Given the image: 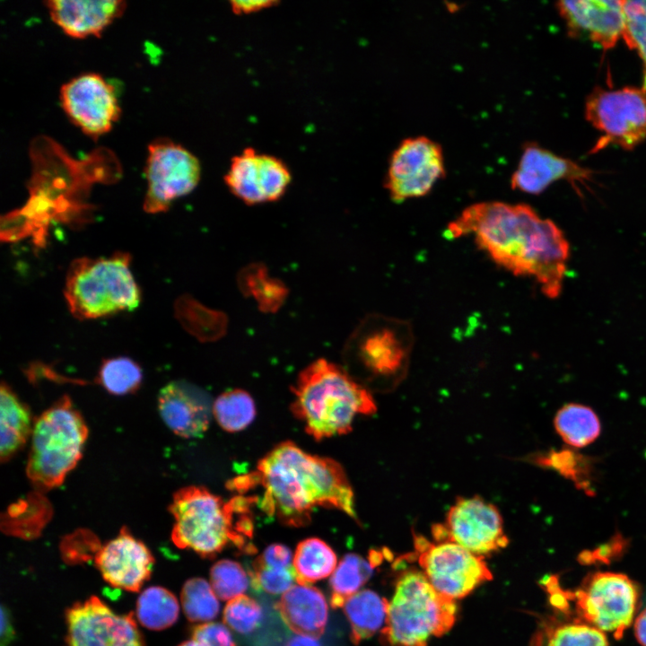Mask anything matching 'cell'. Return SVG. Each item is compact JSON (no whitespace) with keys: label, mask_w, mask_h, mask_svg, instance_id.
<instances>
[{"label":"cell","mask_w":646,"mask_h":646,"mask_svg":"<svg viewBox=\"0 0 646 646\" xmlns=\"http://www.w3.org/2000/svg\"><path fill=\"white\" fill-rule=\"evenodd\" d=\"M143 380L139 364L129 357L118 356L102 362L98 380L112 395H126L135 391Z\"/></svg>","instance_id":"4dcf8cb0"},{"label":"cell","mask_w":646,"mask_h":646,"mask_svg":"<svg viewBox=\"0 0 646 646\" xmlns=\"http://www.w3.org/2000/svg\"><path fill=\"white\" fill-rule=\"evenodd\" d=\"M337 558L333 549L318 537L301 541L292 559L295 579L301 585L322 580L335 571Z\"/></svg>","instance_id":"83f0119b"},{"label":"cell","mask_w":646,"mask_h":646,"mask_svg":"<svg viewBox=\"0 0 646 646\" xmlns=\"http://www.w3.org/2000/svg\"><path fill=\"white\" fill-rule=\"evenodd\" d=\"M262 618L263 611L260 605L246 595L230 599L223 610V622L235 632L243 634L256 630Z\"/></svg>","instance_id":"74e56055"},{"label":"cell","mask_w":646,"mask_h":646,"mask_svg":"<svg viewBox=\"0 0 646 646\" xmlns=\"http://www.w3.org/2000/svg\"><path fill=\"white\" fill-rule=\"evenodd\" d=\"M585 117L601 134L594 151L607 144L632 150L646 141V91L595 88L586 100Z\"/></svg>","instance_id":"9c48e42d"},{"label":"cell","mask_w":646,"mask_h":646,"mask_svg":"<svg viewBox=\"0 0 646 646\" xmlns=\"http://www.w3.org/2000/svg\"><path fill=\"white\" fill-rule=\"evenodd\" d=\"M59 97L70 121L92 138L108 133L120 116L114 87L95 73L80 74L63 84Z\"/></svg>","instance_id":"9a60e30c"},{"label":"cell","mask_w":646,"mask_h":646,"mask_svg":"<svg viewBox=\"0 0 646 646\" xmlns=\"http://www.w3.org/2000/svg\"><path fill=\"white\" fill-rule=\"evenodd\" d=\"M546 646H609L604 632L587 623L563 624L548 634Z\"/></svg>","instance_id":"8d00e7d4"},{"label":"cell","mask_w":646,"mask_h":646,"mask_svg":"<svg viewBox=\"0 0 646 646\" xmlns=\"http://www.w3.org/2000/svg\"><path fill=\"white\" fill-rule=\"evenodd\" d=\"M51 20L66 35L99 37L126 10L121 0H48L44 3Z\"/></svg>","instance_id":"44dd1931"},{"label":"cell","mask_w":646,"mask_h":646,"mask_svg":"<svg viewBox=\"0 0 646 646\" xmlns=\"http://www.w3.org/2000/svg\"><path fill=\"white\" fill-rule=\"evenodd\" d=\"M252 588L257 591H264L271 595H278L288 590L295 579L292 567H278L266 565L257 559L249 571Z\"/></svg>","instance_id":"f35d334b"},{"label":"cell","mask_w":646,"mask_h":646,"mask_svg":"<svg viewBox=\"0 0 646 646\" xmlns=\"http://www.w3.org/2000/svg\"><path fill=\"white\" fill-rule=\"evenodd\" d=\"M414 342L409 321L371 313L348 336L345 352L369 378L396 382L406 372Z\"/></svg>","instance_id":"ba28073f"},{"label":"cell","mask_w":646,"mask_h":646,"mask_svg":"<svg viewBox=\"0 0 646 646\" xmlns=\"http://www.w3.org/2000/svg\"><path fill=\"white\" fill-rule=\"evenodd\" d=\"M239 279L244 293L252 295L265 311L275 310L284 300L285 287L280 281L270 278L264 266H249Z\"/></svg>","instance_id":"1f68e13d"},{"label":"cell","mask_w":646,"mask_h":646,"mask_svg":"<svg viewBox=\"0 0 646 646\" xmlns=\"http://www.w3.org/2000/svg\"><path fill=\"white\" fill-rule=\"evenodd\" d=\"M13 634V631L12 628V624L10 623V618L8 616V613L5 611L4 607H2V629H1V641H2V646H4V642L8 643L9 641L12 639V636Z\"/></svg>","instance_id":"f6af8a7d"},{"label":"cell","mask_w":646,"mask_h":646,"mask_svg":"<svg viewBox=\"0 0 646 646\" xmlns=\"http://www.w3.org/2000/svg\"><path fill=\"white\" fill-rule=\"evenodd\" d=\"M569 32L610 49L623 38L624 0H572L556 4Z\"/></svg>","instance_id":"ac0fdd59"},{"label":"cell","mask_w":646,"mask_h":646,"mask_svg":"<svg viewBox=\"0 0 646 646\" xmlns=\"http://www.w3.org/2000/svg\"><path fill=\"white\" fill-rule=\"evenodd\" d=\"M445 175L441 145L426 136L403 140L392 153L385 188L394 202L421 197Z\"/></svg>","instance_id":"5bb4252c"},{"label":"cell","mask_w":646,"mask_h":646,"mask_svg":"<svg viewBox=\"0 0 646 646\" xmlns=\"http://www.w3.org/2000/svg\"><path fill=\"white\" fill-rule=\"evenodd\" d=\"M1 460H9L26 443L33 425L29 407L12 388L2 382L1 395Z\"/></svg>","instance_id":"cb8c5ba5"},{"label":"cell","mask_w":646,"mask_h":646,"mask_svg":"<svg viewBox=\"0 0 646 646\" xmlns=\"http://www.w3.org/2000/svg\"><path fill=\"white\" fill-rule=\"evenodd\" d=\"M554 427L563 441L573 449L589 446L601 432L597 413L580 403H568L559 408L554 418Z\"/></svg>","instance_id":"4316f807"},{"label":"cell","mask_w":646,"mask_h":646,"mask_svg":"<svg viewBox=\"0 0 646 646\" xmlns=\"http://www.w3.org/2000/svg\"><path fill=\"white\" fill-rule=\"evenodd\" d=\"M179 646H200L196 642L192 641H187L179 644Z\"/></svg>","instance_id":"7dc6e473"},{"label":"cell","mask_w":646,"mask_h":646,"mask_svg":"<svg viewBox=\"0 0 646 646\" xmlns=\"http://www.w3.org/2000/svg\"><path fill=\"white\" fill-rule=\"evenodd\" d=\"M574 598L577 610L587 624L619 638L633 624L639 593L625 574L598 572L575 592Z\"/></svg>","instance_id":"7c38bea8"},{"label":"cell","mask_w":646,"mask_h":646,"mask_svg":"<svg viewBox=\"0 0 646 646\" xmlns=\"http://www.w3.org/2000/svg\"><path fill=\"white\" fill-rule=\"evenodd\" d=\"M256 497L236 496L225 502L203 486L179 489L169 511L175 523L171 540L179 548L191 549L212 558L232 545L243 553H254L253 523L249 515Z\"/></svg>","instance_id":"3957f363"},{"label":"cell","mask_w":646,"mask_h":646,"mask_svg":"<svg viewBox=\"0 0 646 646\" xmlns=\"http://www.w3.org/2000/svg\"><path fill=\"white\" fill-rule=\"evenodd\" d=\"M418 563L432 586L442 596L456 600L493 579L483 556L450 540L430 542L415 538Z\"/></svg>","instance_id":"30bf717a"},{"label":"cell","mask_w":646,"mask_h":646,"mask_svg":"<svg viewBox=\"0 0 646 646\" xmlns=\"http://www.w3.org/2000/svg\"><path fill=\"white\" fill-rule=\"evenodd\" d=\"M456 616L454 600L440 594L423 572L408 570L397 580L381 638L388 646H427L451 629Z\"/></svg>","instance_id":"8992f818"},{"label":"cell","mask_w":646,"mask_h":646,"mask_svg":"<svg viewBox=\"0 0 646 646\" xmlns=\"http://www.w3.org/2000/svg\"><path fill=\"white\" fill-rule=\"evenodd\" d=\"M113 646H144L133 613L119 615Z\"/></svg>","instance_id":"60d3db41"},{"label":"cell","mask_w":646,"mask_h":646,"mask_svg":"<svg viewBox=\"0 0 646 646\" xmlns=\"http://www.w3.org/2000/svg\"><path fill=\"white\" fill-rule=\"evenodd\" d=\"M451 238L473 237L477 248L516 276L532 277L555 299L562 292L570 245L562 230L531 206L485 201L466 207L450 222Z\"/></svg>","instance_id":"6da1fadb"},{"label":"cell","mask_w":646,"mask_h":646,"mask_svg":"<svg viewBox=\"0 0 646 646\" xmlns=\"http://www.w3.org/2000/svg\"><path fill=\"white\" fill-rule=\"evenodd\" d=\"M275 607L293 633L313 638L324 633L328 608L319 589L301 584L292 586L283 593Z\"/></svg>","instance_id":"603a6c76"},{"label":"cell","mask_w":646,"mask_h":646,"mask_svg":"<svg viewBox=\"0 0 646 646\" xmlns=\"http://www.w3.org/2000/svg\"><path fill=\"white\" fill-rule=\"evenodd\" d=\"M285 646H321L316 638L297 635L291 638Z\"/></svg>","instance_id":"bcb514c9"},{"label":"cell","mask_w":646,"mask_h":646,"mask_svg":"<svg viewBox=\"0 0 646 646\" xmlns=\"http://www.w3.org/2000/svg\"><path fill=\"white\" fill-rule=\"evenodd\" d=\"M381 560L380 553H370L368 560L362 556L349 553L342 557L333 572L329 585L331 589L330 605L333 608L344 607L345 601L360 591L369 581Z\"/></svg>","instance_id":"484cf974"},{"label":"cell","mask_w":646,"mask_h":646,"mask_svg":"<svg viewBox=\"0 0 646 646\" xmlns=\"http://www.w3.org/2000/svg\"><path fill=\"white\" fill-rule=\"evenodd\" d=\"M159 413L165 424L178 436L200 437L210 423L212 407L206 396L197 388L171 381L158 396Z\"/></svg>","instance_id":"ffe728a7"},{"label":"cell","mask_w":646,"mask_h":646,"mask_svg":"<svg viewBox=\"0 0 646 646\" xmlns=\"http://www.w3.org/2000/svg\"><path fill=\"white\" fill-rule=\"evenodd\" d=\"M594 171L575 162L555 154L537 144L524 146L517 169L511 175V188L539 195L558 180L568 181L581 195L582 188L589 189Z\"/></svg>","instance_id":"e0dca14e"},{"label":"cell","mask_w":646,"mask_h":646,"mask_svg":"<svg viewBox=\"0 0 646 646\" xmlns=\"http://www.w3.org/2000/svg\"><path fill=\"white\" fill-rule=\"evenodd\" d=\"M144 174L147 188L144 210L157 214L167 211L173 201L196 188L201 165L187 148L162 138L149 144Z\"/></svg>","instance_id":"8fae6325"},{"label":"cell","mask_w":646,"mask_h":646,"mask_svg":"<svg viewBox=\"0 0 646 646\" xmlns=\"http://www.w3.org/2000/svg\"><path fill=\"white\" fill-rule=\"evenodd\" d=\"M258 562L272 566L292 567V551L283 544H272L268 546L257 558Z\"/></svg>","instance_id":"b9f144b4"},{"label":"cell","mask_w":646,"mask_h":646,"mask_svg":"<svg viewBox=\"0 0 646 646\" xmlns=\"http://www.w3.org/2000/svg\"><path fill=\"white\" fill-rule=\"evenodd\" d=\"M344 613L351 626V640L356 645L384 628L388 601L371 589H362L349 598Z\"/></svg>","instance_id":"d4e9b609"},{"label":"cell","mask_w":646,"mask_h":646,"mask_svg":"<svg viewBox=\"0 0 646 646\" xmlns=\"http://www.w3.org/2000/svg\"><path fill=\"white\" fill-rule=\"evenodd\" d=\"M154 563L147 546L123 528L115 538L100 546L95 563L111 586L138 591L150 578Z\"/></svg>","instance_id":"d6986e66"},{"label":"cell","mask_w":646,"mask_h":646,"mask_svg":"<svg viewBox=\"0 0 646 646\" xmlns=\"http://www.w3.org/2000/svg\"><path fill=\"white\" fill-rule=\"evenodd\" d=\"M537 465L552 468L576 484H587L590 473L589 458L571 450H552L532 458Z\"/></svg>","instance_id":"d590c367"},{"label":"cell","mask_w":646,"mask_h":646,"mask_svg":"<svg viewBox=\"0 0 646 646\" xmlns=\"http://www.w3.org/2000/svg\"><path fill=\"white\" fill-rule=\"evenodd\" d=\"M231 483L242 491L260 484L264 488L261 509L287 526L308 525L318 506L335 508L357 519L354 492L342 466L289 441L266 454L255 473Z\"/></svg>","instance_id":"7a4b0ae2"},{"label":"cell","mask_w":646,"mask_h":646,"mask_svg":"<svg viewBox=\"0 0 646 646\" xmlns=\"http://www.w3.org/2000/svg\"><path fill=\"white\" fill-rule=\"evenodd\" d=\"M248 574L240 563L223 559L210 570L211 586L220 599H231L247 589L250 581Z\"/></svg>","instance_id":"e575fe53"},{"label":"cell","mask_w":646,"mask_h":646,"mask_svg":"<svg viewBox=\"0 0 646 646\" xmlns=\"http://www.w3.org/2000/svg\"><path fill=\"white\" fill-rule=\"evenodd\" d=\"M181 604L191 622L210 621L217 616L220 605L212 586L202 578L188 580L182 587Z\"/></svg>","instance_id":"d6a6232c"},{"label":"cell","mask_w":646,"mask_h":646,"mask_svg":"<svg viewBox=\"0 0 646 646\" xmlns=\"http://www.w3.org/2000/svg\"><path fill=\"white\" fill-rule=\"evenodd\" d=\"M291 180V171L281 159L252 147L232 157L224 175L231 193L251 205L280 199Z\"/></svg>","instance_id":"2e32d148"},{"label":"cell","mask_w":646,"mask_h":646,"mask_svg":"<svg viewBox=\"0 0 646 646\" xmlns=\"http://www.w3.org/2000/svg\"><path fill=\"white\" fill-rule=\"evenodd\" d=\"M292 393L291 409L316 441L346 434L357 415L377 410L371 392L346 370L326 359L301 371Z\"/></svg>","instance_id":"277c9868"},{"label":"cell","mask_w":646,"mask_h":646,"mask_svg":"<svg viewBox=\"0 0 646 646\" xmlns=\"http://www.w3.org/2000/svg\"><path fill=\"white\" fill-rule=\"evenodd\" d=\"M275 4H278V2L274 0H243L230 2L231 9L236 14L257 13Z\"/></svg>","instance_id":"7bdbcfd3"},{"label":"cell","mask_w":646,"mask_h":646,"mask_svg":"<svg viewBox=\"0 0 646 646\" xmlns=\"http://www.w3.org/2000/svg\"><path fill=\"white\" fill-rule=\"evenodd\" d=\"M213 415L226 432H236L247 428L256 416V406L251 396L245 390L235 388L220 395L212 406Z\"/></svg>","instance_id":"f546056e"},{"label":"cell","mask_w":646,"mask_h":646,"mask_svg":"<svg viewBox=\"0 0 646 646\" xmlns=\"http://www.w3.org/2000/svg\"><path fill=\"white\" fill-rule=\"evenodd\" d=\"M623 39L642 63V88L646 91V0H624Z\"/></svg>","instance_id":"836d02e7"},{"label":"cell","mask_w":646,"mask_h":646,"mask_svg":"<svg viewBox=\"0 0 646 646\" xmlns=\"http://www.w3.org/2000/svg\"><path fill=\"white\" fill-rule=\"evenodd\" d=\"M119 615L92 596L66 610L68 646H113Z\"/></svg>","instance_id":"7402d4cb"},{"label":"cell","mask_w":646,"mask_h":646,"mask_svg":"<svg viewBox=\"0 0 646 646\" xmlns=\"http://www.w3.org/2000/svg\"><path fill=\"white\" fill-rule=\"evenodd\" d=\"M192 639L200 646H236L230 631L219 623H205L192 629Z\"/></svg>","instance_id":"ab89813d"},{"label":"cell","mask_w":646,"mask_h":646,"mask_svg":"<svg viewBox=\"0 0 646 646\" xmlns=\"http://www.w3.org/2000/svg\"><path fill=\"white\" fill-rule=\"evenodd\" d=\"M130 263L126 252L74 259L66 273L64 292L73 316L94 319L135 310L141 292Z\"/></svg>","instance_id":"5b68a950"},{"label":"cell","mask_w":646,"mask_h":646,"mask_svg":"<svg viewBox=\"0 0 646 646\" xmlns=\"http://www.w3.org/2000/svg\"><path fill=\"white\" fill-rule=\"evenodd\" d=\"M179 612L178 599L162 587L147 588L136 601V617L142 625L151 630L171 626L177 621Z\"/></svg>","instance_id":"f1b7e54d"},{"label":"cell","mask_w":646,"mask_h":646,"mask_svg":"<svg viewBox=\"0 0 646 646\" xmlns=\"http://www.w3.org/2000/svg\"><path fill=\"white\" fill-rule=\"evenodd\" d=\"M87 425L67 396L34 422L27 476L39 489L59 486L82 458Z\"/></svg>","instance_id":"52a82bcc"},{"label":"cell","mask_w":646,"mask_h":646,"mask_svg":"<svg viewBox=\"0 0 646 646\" xmlns=\"http://www.w3.org/2000/svg\"><path fill=\"white\" fill-rule=\"evenodd\" d=\"M434 540L452 541L484 556L507 546L502 514L479 496L459 497L446 514L444 524L432 527Z\"/></svg>","instance_id":"4fadbf2b"},{"label":"cell","mask_w":646,"mask_h":646,"mask_svg":"<svg viewBox=\"0 0 646 646\" xmlns=\"http://www.w3.org/2000/svg\"><path fill=\"white\" fill-rule=\"evenodd\" d=\"M633 630L638 642L642 646H646V606L635 616Z\"/></svg>","instance_id":"ee69618b"}]
</instances>
